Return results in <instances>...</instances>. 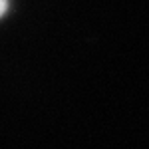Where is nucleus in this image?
Instances as JSON below:
<instances>
[{"mask_svg":"<svg viewBox=\"0 0 149 149\" xmlns=\"http://www.w3.org/2000/svg\"><path fill=\"white\" fill-rule=\"evenodd\" d=\"M6 12V0H0V16Z\"/></svg>","mask_w":149,"mask_h":149,"instance_id":"1","label":"nucleus"}]
</instances>
